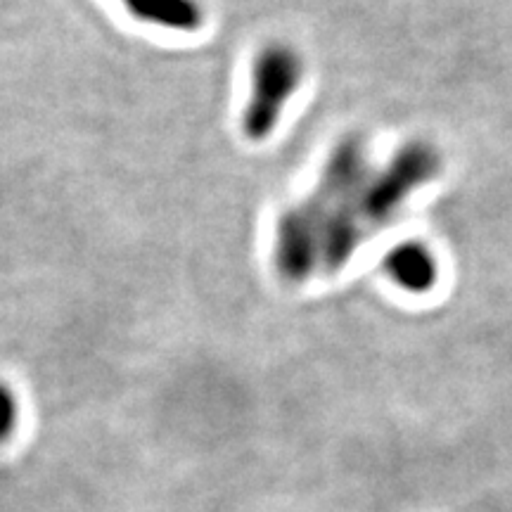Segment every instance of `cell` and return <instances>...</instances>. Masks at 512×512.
Returning a JSON list of instances; mask_svg holds the SVG:
<instances>
[{
    "mask_svg": "<svg viewBox=\"0 0 512 512\" xmlns=\"http://www.w3.org/2000/svg\"><path fill=\"white\" fill-rule=\"evenodd\" d=\"M128 15L152 27L192 34L204 27V8L200 0H121Z\"/></svg>",
    "mask_w": 512,
    "mask_h": 512,
    "instance_id": "277c9868",
    "label": "cell"
},
{
    "mask_svg": "<svg viewBox=\"0 0 512 512\" xmlns=\"http://www.w3.org/2000/svg\"><path fill=\"white\" fill-rule=\"evenodd\" d=\"M444 169L441 152L427 140H408L382 169L370 171L368 181L347 204L363 235L375 233L389 219L399 214L413 192L432 183Z\"/></svg>",
    "mask_w": 512,
    "mask_h": 512,
    "instance_id": "6da1fadb",
    "label": "cell"
},
{
    "mask_svg": "<svg viewBox=\"0 0 512 512\" xmlns=\"http://www.w3.org/2000/svg\"><path fill=\"white\" fill-rule=\"evenodd\" d=\"M19 425V399L10 384L0 382V444L15 434Z\"/></svg>",
    "mask_w": 512,
    "mask_h": 512,
    "instance_id": "5b68a950",
    "label": "cell"
},
{
    "mask_svg": "<svg viewBox=\"0 0 512 512\" xmlns=\"http://www.w3.org/2000/svg\"><path fill=\"white\" fill-rule=\"evenodd\" d=\"M304 57L290 43H268L256 53L252 64L249 98L240 114L242 136L264 143L283 119L285 107L304 83Z\"/></svg>",
    "mask_w": 512,
    "mask_h": 512,
    "instance_id": "7a4b0ae2",
    "label": "cell"
},
{
    "mask_svg": "<svg viewBox=\"0 0 512 512\" xmlns=\"http://www.w3.org/2000/svg\"><path fill=\"white\" fill-rule=\"evenodd\" d=\"M384 273L396 287L411 294H427L439 280L437 256L425 242L406 240L392 247L384 256Z\"/></svg>",
    "mask_w": 512,
    "mask_h": 512,
    "instance_id": "3957f363",
    "label": "cell"
}]
</instances>
